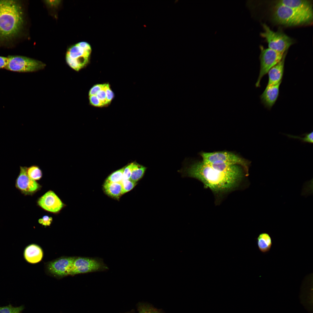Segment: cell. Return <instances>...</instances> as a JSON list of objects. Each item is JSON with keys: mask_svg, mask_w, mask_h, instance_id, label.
<instances>
[{"mask_svg": "<svg viewBox=\"0 0 313 313\" xmlns=\"http://www.w3.org/2000/svg\"><path fill=\"white\" fill-rule=\"evenodd\" d=\"M75 257L63 256L48 263V273L55 277L61 278L70 275Z\"/></svg>", "mask_w": 313, "mask_h": 313, "instance_id": "10", "label": "cell"}, {"mask_svg": "<svg viewBox=\"0 0 313 313\" xmlns=\"http://www.w3.org/2000/svg\"><path fill=\"white\" fill-rule=\"evenodd\" d=\"M200 155L202 161L206 163L219 162L240 165L243 168L246 175H248L250 162L232 152L225 151L202 152Z\"/></svg>", "mask_w": 313, "mask_h": 313, "instance_id": "4", "label": "cell"}, {"mask_svg": "<svg viewBox=\"0 0 313 313\" xmlns=\"http://www.w3.org/2000/svg\"><path fill=\"white\" fill-rule=\"evenodd\" d=\"M89 100L90 103L94 106L101 107L104 105L96 95L90 96Z\"/></svg>", "mask_w": 313, "mask_h": 313, "instance_id": "29", "label": "cell"}, {"mask_svg": "<svg viewBox=\"0 0 313 313\" xmlns=\"http://www.w3.org/2000/svg\"><path fill=\"white\" fill-rule=\"evenodd\" d=\"M60 0H46L45 1L46 3L49 6H56L61 3Z\"/></svg>", "mask_w": 313, "mask_h": 313, "instance_id": "32", "label": "cell"}, {"mask_svg": "<svg viewBox=\"0 0 313 313\" xmlns=\"http://www.w3.org/2000/svg\"><path fill=\"white\" fill-rule=\"evenodd\" d=\"M38 205L44 210L56 213L65 206L60 199L53 191L49 190L41 196L37 201Z\"/></svg>", "mask_w": 313, "mask_h": 313, "instance_id": "12", "label": "cell"}, {"mask_svg": "<svg viewBox=\"0 0 313 313\" xmlns=\"http://www.w3.org/2000/svg\"><path fill=\"white\" fill-rule=\"evenodd\" d=\"M285 57V53L282 59L268 71L267 73L268 80L267 86L276 85L282 82L284 72Z\"/></svg>", "mask_w": 313, "mask_h": 313, "instance_id": "14", "label": "cell"}, {"mask_svg": "<svg viewBox=\"0 0 313 313\" xmlns=\"http://www.w3.org/2000/svg\"><path fill=\"white\" fill-rule=\"evenodd\" d=\"M277 23L288 26H297L308 23L313 19V13H305L290 8L276 4L273 14Z\"/></svg>", "mask_w": 313, "mask_h": 313, "instance_id": "3", "label": "cell"}, {"mask_svg": "<svg viewBox=\"0 0 313 313\" xmlns=\"http://www.w3.org/2000/svg\"><path fill=\"white\" fill-rule=\"evenodd\" d=\"M125 167L112 173L106 179V181L114 183H121L123 180V174Z\"/></svg>", "mask_w": 313, "mask_h": 313, "instance_id": "21", "label": "cell"}, {"mask_svg": "<svg viewBox=\"0 0 313 313\" xmlns=\"http://www.w3.org/2000/svg\"><path fill=\"white\" fill-rule=\"evenodd\" d=\"M5 68L14 72H31L43 69L46 65L41 61L26 57L9 56Z\"/></svg>", "mask_w": 313, "mask_h": 313, "instance_id": "7", "label": "cell"}, {"mask_svg": "<svg viewBox=\"0 0 313 313\" xmlns=\"http://www.w3.org/2000/svg\"><path fill=\"white\" fill-rule=\"evenodd\" d=\"M23 256L28 263L34 264L39 262L42 259L43 253L41 248L34 244H30L24 250Z\"/></svg>", "mask_w": 313, "mask_h": 313, "instance_id": "16", "label": "cell"}, {"mask_svg": "<svg viewBox=\"0 0 313 313\" xmlns=\"http://www.w3.org/2000/svg\"><path fill=\"white\" fill-rule=\"evenodd\" d=\"M26 167H20L19 174L16 180V187L25 195H32L39 190L41 185L28 175Z\"/></svg>", "mask_w": 313, "mask_h": 313, "instance_id": "11", "label": "cell"}, {"mask_svg": "<svg viewBox=\"0 0 313 313\" xmlns=\"http://www.w3.org/2000/svg\"><path fill=\"white\" fill-rule=\"evenodd\" d=\"M258 249L262 252L265 253L269 251L272 245V238L267 233H260L256 239Z\"/></svg>", "mask_w": 313, "mask_h": 313, "instance_id": "18", "label": "cell"}, {"mask_svg": "<svg viewBox=\"0 0 313 313\" xmlns=\"http://www.w3.org/2000/svg\"><path fill=\"white\" fill-rule=\"evenodd\" d=\"M281 82L276 85L266 86L260 97L262 103L265 107L270 110L274 104L279 97V88Z\"/></svg>", "mask_w": 313, "mask_h": 313, "instance_id": "13", "label": "cell"}, {"mask_svg": "<svg viewBox=\"0 0 313 313\" xmlns=\"http://www.w3.org/2000/svg\"><path fill=\"white\" fill-rule=\"evenodd\" d=\"M276 4L282 5L301 12L313 13L312 4L308 0H281Z\"/></svg>", "mask_w": 313, "mask_h": 313, "instance_id": "15", "label": "cell"}, {"mask_svg": "<svg viewBox=\"0 0 313 313\" xmlns=\"http://www.w3.org/2000/svg\"><path fill=\"white\" fill-rule=\"evenodd\" d=\"M260 67L259 77L255 84L257 88L260 87V82L263 77L271 68L282 59L285 54L269 48H264L262 46H260Z\"/></svg>", "mask_w": 313, "mask_h": 313, "instance_id": "9", "label": "cell"}, {"mask_svg": "<svg viewBox=\"0 0 313 313\" xmlns=\"http://www.w3.org/2000/svg\"><path fill=\"white\" fill-rule=\"evenodd\" d=\"M146 168L136 162L132 163L131 176L130 180L137 183L143 176Z\"/></svg>", "mask_w": 313, "mask_h": 313, "instance_id": "19", "label": "cell"}, {"mask_svg": "<svg viewBox=\"0 0 313 313\" xmlns=\"http://www.w3.org/2000/svg\"><path fill=\"white\" fill-rule=\"evenodd\" d=\"M104 89L105 91L106 99L108 104L111 102L114 97V94L111 90L108 84H105Z\"/></svg>", "mask_w": 313, "mask_h": 313, "instance_id": "27", "label": "cell"}, {"mask_svg": "<svg viewBox=\"0 0 313 313\" xmlns=\"http://www.w3.org/2000/svg\"><path fill=\"white\" fill-rule=\"evenodd\" d=\"M104 85L103 88L100 90L96 95L98 99L104 105L108 104L107 100Z\"/></svg>", "mask_w": 313, "mask_h": 313, "instance_id": "26", "label": "cell"}, {"mask_svg": "<svg viewBox=\"0 0 313 313\" xmlns=\"http://www.w3.org/2000/svg\"><path fill=\"white\" fill-rule=\"evenodd\" d=\"M304 136V137H300L296 136H294L289 134H286L287 136L290 138L297 139L301 140V141L304 143H312L313 142V132H312L309 133H305L303 134Z\"/></svg>", "mask_w": 313, "mask_h": 313, "instance_id": "24", "label": "cell"}, {"mask_svg": "<svg viewBox=\"0 0 313 313\" xmlns=\"http://www.w3.org/2000/svg\"><path fill=\"white\" fill-rule=\"evenodd\" d=\"M23 306L14 307L11 304L0 307V313H21L24 309Z\"/></svg>", "mask_w": 313, "mask_h": 313, "instance_id": "22", "label": "cell"}, {"mask_svg": "<svg viewBox=\"0 0 313 313\" xmlns=\"http://www.w3.org/2000/svg\"><path fill=\"white\" fill-rule=\"evenodd\" d=\"M52 221V218L48 215H44L42 218L40 219L38 222L40 224L45 226H50Z\"/></svg>", "mask_w": 313, "mask_h": 313, "instance_id": "28", "label": "cell"}, {"mask_svg": "<svg viewBox=\"0 0 313 313\" xmlns=\"http://www.w3.org/2000/svg\"><path fill=\"white\" fill-rule=\"evenodd\" d=\"M27 172L31 178L36 181L39 180L42 176V170L37 165H33L27 168Z\"/></svg>", "mask_w": 313, "mask_h": 313, "instance_id": "20", "label": "cell"}, {"mask_svg": "<svg viewBox=\"0 0 313 313\" xmlns=\"http://www.w3.org/2000/svg\"><path fill=\"white\" fill-rule=\"evenodd\" d=\"M109 270L103 260L97 257H75L70 275L97 272L104 271Z\"/></svg>", "mask_w": 313, "mask_h": 313, "instance_id": "6", "label": "cell"}, {"mask_svg": "<svg viewBox=\"0 0 313 313\" xmlns=\"http://www.w3.org/2000/svg\"><path fill=\"white\" fill-rule=\"evenodd\" d=\"M132 163L124 168L123 174V180L130 179L132 173Z\"/></svg>", "mask_w": 313, "mask_h": 313, "instance_id": "25", "label": "cell"}, {"mask_svg": "<svg viewBox=\"0 0 313 313\" xmlns=\"http://www.w3.org/2000/svg\"><path fill=\"white\" fill-rule=\"evenodd\" d=\"M104 84H97L94 86L90 90L89 92V95H96L98 92L103 88Z\"/></svg>", "mask_w": 313, "mask_h": 313, "instance_id": "30", "label": "cell"}, {"mask_svg": "<svg viewBox=\"0 0 313 313\" xmlns=\"http://www.w3.org/2000/svg\"><path fill=\"white\" fill-rule=\"evenodd\" d=\"M121 183L122 187V195L131 190L137 184V183L130 179L123 180Z\"/></svg>", "mask_w": 313, "mask_h": 313, "instance_id": "23", "label": "cell"}, {"mask_svg": "<svg viewBox=\"0 0 313 313\" xmlns=\"http://www.w3.org/2000/svg\"><path fill=\"white\" fill-rule=\"evenodd\" d=\"M91 51L90 45L81 42L70 47L66 54V61L69 66L78 71L88 63Z\"/></svg>", "mask_w": 313, "mask_h": 313, "instance_id": "5", "label": "cell"}, {"mask_svg": "<svg viewBox=\"0 0 313 313\" xmlns=\"http://www.w3.org/2000/svg\"><path fill=\"white\" fill-rule=\"evenodd\" d=\"M262 26L264 31L260 33V35L266 39L268 48L284 53L292 44V39L283 32L272 31L265 23Z\"/></svg>", "mask_w": 313, "mask_h": 313, "instance_id": "8", "label": "cell"}, {"mask_svg": "<svg viewBox=\"0 0 313 313\" xmlns=\"http://www.w3.org/2000/svg\"><path fill=\"white\" fill-rule=\"evenodd\" d=\"M22 4L19 1L0 0V45L18 38L24 24Z\"/></svg>", "mask_w": 313, "mask_h": 313, "instance_id": "2", "label": "cell"}, {"mask_svg": "<svg viewBox=\"0 0 313 313\" xmlns=\"http://www.w3.org/2000/svg\"><path fill=\"white\" fill-rule=\"evenodd\" d=\"M243 171L238 165L219 162L207 164L202 161L191 165L186 172L188 176L199 180L206 187L218 192L236 187L244 176Z\"/></svg>", "mask_w": 313, "mask_h": 313, "instance_id": "1", "label": "cell"}, {"mask_svg": "<svg viewBox=\"0 0 313 313\" xmlns=\"http://www.w3.org/2000/svg\"><path fill=\"white\" fill-rule=\"evenodd\" d=\"M8 60L7 57L0 56V68H5Z\"/></svg>", "mask_w": 313, "mask_h": 313, "instance_id": "31", "label": "cell"}, {"mask_svg": "<svg viewBox=\"0 0 313 313\" xmlns=\"http://www.w3.org/2000/svg\"><path fill=\"white\" fill-rule=\"evenodd\" d=\"M105 192L108 195L118 198L122 194V187L121 183H114L105 181L103 185Z\"/></svg>", "mask_w": 313, "mask_h": 313, "instance_id": "17", "label": "cell"}]
</instances>
